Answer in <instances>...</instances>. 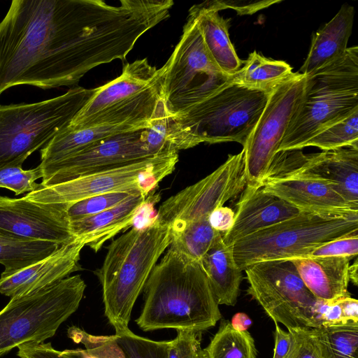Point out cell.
I'll return each instance as SVG.
<instances>
[{"mask_svg": "<svg viewBox=\"0 0 358 358\" xmlns=\"http://www.w3.org/2000/svg\"><path fill=\"white\" fill-rule=\"evenodd\" d=\"M61 352L67 358H97L89 353L85 349L65 350L61 351Z\"/></svg>", "mask_w": 358, "mask_h": 358, "instance_id": "obj_46", "label": "cell"}, {"mask_svg": "<svg viewBox=\"0 0 358 358\" xmlns=\"http://www.w3.org/2000/svg\"><path fill=\"white\" fill-rule=\"evenodd\" d=\"M309 146L317 147L322 151L345 147L358 148V110L317 132L304 148Z\"/></svg>", "mask_w": 358, "mask_h": 358, "instance_id": "obj_33", "label": "cell"}, {"mask_svg": "<svg viewBox=\"0 0 358 358\" xmlns=\"http://www.w3.org/2000/svg\"><path fill=\"white\" fill-rule=\"evenodd\" d=\"M350 258L294 257V265L306 287L317 299L334 301L350 296L348 292Z\"/></svg>", "mask_w": 358, "mask_h": 358, "instance_id": "obj_23", "label": "cell"}, {"mask_svg": "<svg viewBox=\"0 0 358 358\" xmlns=\"http://www.w3.org/2000/svg\"><path fill=\"white\" fill-rule=\"evenodd\" d=\"M171 116L162 99L150 120L148 126L143 130V141L149 152L154 156L176 152L170 150L169 143Z\"/></svg>", "mask_w": 358, "mask_h": 358, "instance_id": "obj_34", "label": "cell"}, {"mask_svg": "<svg viewBox=\"0 0 358 358\" xmlns=\"http://www.w3.org/2000/svg\"><path fill=\"white\" fill-rule=\"evenodd\" d=\"M172 0H13L0 22V95L22 85H76L89 71L124 61L170 15Z\"/></svg>", "mask_w": 358, "mask_h": 358, "instance_id": "obj_1", "label": "cell"}, {"mask_svg": "<svg viewBox=\"0 0 358 358\" xmlns=\"http://www.w3.org/2000/svg\"><path fill=\"white\" fill-rule=\"evenodd\" d=\"M233 79L210 57L195 19L188 15L178 43L160 68L162 99L169 113L176 116L186 112Z\"/></svg>", "mask_w": 358, "mask_h": 358, "instance_id": "obj_9", "label": "cell"}, {"mask_svg": "<svg viewBox=\"0 0 358 358\" xmlns=\"http://www.w3.org/2000/svg\"><path fill=\"white\" fill-rule=\"evenodd\" d=\"M95 91L74 86L48 100L0 105V169L22 166L31 154L70 124Z\"/></svg>", "mask_w": 358, "mask_h": 358, "instance_id": "obj_6", "label": "cell"}, {"mask_svg": "<svg viewBox=\"0 0 358 358\" xmlns=\"http://www.w3.org/2000/svg\"><path fill=\"white\" fill-rule=\"evenodd\" d=\"M271 92L234 80L186 112L171 116L169 147L178 152L200 143L237 142L245 145Z\"/></svg>", "mask_w": 358, "mask_h": 358, "instance_id": "obj_4", "label": "cell"}, {"mask_svg": "<svg viewBox=\"0 0 358 358\" xmlns=\"http://www.w3.org/2000/svg\"><path fill=\"white\" fill-rule=\"evenodd\" d=\"M188 15L195 19L206 48L215 64L224 73L234 76L243 62L229 39V20L219 14L211 1L193 5Z\"/></svg>", "mask_w": 358, "mask_h": 358, "instance_id": "obj_25", "label": "cell"}, {"mask_svg": "<svg viewBox=\"0 0 358 358\" xmlns=\"http://www.w3.org/2000/svg\"><path fill=\"white\" fill-rule=\"evenodd\" d=\"M17 355L20 358H67L55 350L51 343H26L20 346Z\"/></svg>", "mask_w": 358, "mask_h": 358, "instance_id": "obj_40", "label": "cell"}, {"mask_svg": "<svg viewBox=\"0 0 358 358\" xmlns=\"http://www.w3.org/2000/svg\"><path fill=\"white\" fill-rule=\"evenodd\" d=\"M208 358H256L255 341L248 331L235 329L226 320L205 348Z\"/></svg>", "mask_w": 358, "mask_h": 358, "instance_id": "obj_32", "label": "cell"}, {"mask_svg": "<svg viewBox=\"0 0 358 358\" xmlns=\"http://www.w3.org/2000/svg\"><path fill=\"white\" fill-rule=\"evenodd\" d=\"M352 234H358V213L301 211L238 241L233 253L237 266L244 271L260 262L303 257L321 244Z\"/></svg>", "mask_w": 358, "mask_h": 358, "instance_id": "obj_7", "label": "cell"}, {"mask_svg": "<svg viewBox=\"0 0 358 358\" xmlns=\"http://www.w3.org/2000/svg\"><path fill=\"white\" fill-rule=\"evenodd\" d=\"M341 302L345 320L358 322V301L350 296L342 297Z\"/></svg>", "mask_w": 358, "mask_h": 358, "instance_id": "obj_44", "label": "cell"}, {"mask_svg": "<svg viewBox=\"0 0 358 358\" xmlns=\"http://www.w3.org/2000/svg\"><path fill=\"white\" fill-rule=\"evenodd\" d=\"M67 207L64 203L35 202L25 196H0V236L69 243L76 238L71 232Z\"/></svg>", "mask_w": 358, "mask_h": 358, "instance_id": "obj_16", "label": "cell"}, {"mask_svg": "<svg viewBox=\"0 0 358 358\" xmlns=\"http://www.w3.org/2000/svg\"><path fill=\"white\" fill-rule=\"evenodd\" d=\"M260 185L268 193L301 211L331 214L358 213V207L347 201L329 184L303 175L266 176Z\"/></svg>", "mask_w": 358, "mask_h": 358, "instance_id": "obj_18", "label": "cell"}, {"mask_svg": "<svg viewBox=\"0 0 358 358\" xmlns=\"http://www.w3.org/2000/svg\"><path fill=\"white\" fill-rule=\"evenodd\" d=\"M280 175H303L324 181L347 201L358 207L357 148L311 154H305L301 150L279 151L266 176Z\"/></svg>", "mask_w": 358, "mask_h": 358, "instance_id": "obj_15", "label": "cell"}, {"mask_svg": "<svg viewBox=\"0 0 358 358\" xmlns=\"http://www.w3.org/2000/svg\"><path fill=\"white\" fill-rule=\"evenodd\" d=\"M358 264L357 259L355 260L352 265L349 266V278L355 285H357L358 282Z\"/></svg>", "mask_w": 358, "mask_h": 358, "instance_id": "obj_47", "label": "cell"}, {"mask_svg": "<svg viewBox=\"0 0 358 358\" xmlns=\"http://www.w3.org/2000/svg\"><path fill=\"white\" fill-rule=\"evenodd\" d=\"M86 284L68 276L43 289L13 297L0 311V357L26 343H41L78 308Z\"/></svg>", "mask_w": 358, "mask_h": 358, "instance_id": "obj_8", "label": "cell"}, {"mask_svg": "<svg viewBox=\"0 0 358 358\" xmlns=\"http://www.w3.org/2000/svg\"><path fill=\"white\" fill-rule=\"evenodd\" d=\"M171 230L172 241L169 247L187 258L200 262L220 234L210 226L208 216Z\"/></svg>", "mask_w": 358, "mask_h": 358, "instance_id": "obj_29", "label": "cell"}, {"mask_svg": "<svg viewBox=\"0 0 358 358\" xmlns=\"http://www.w3.org/2000/svg\"><path fill=\"white\" fill-rule=\"evenodd\" d=\"M172 241L169 225L156 218L114 240L94 271L102 290L104 314L115 332L129 329L134 306L159 257Z\"/></svg>", "mask_w": 358, "mask_h": 358, "instance_id": "obj_3", "label": "cell"}, {"mask_svg": "<svg viewBox=\"0 0 358 358\" xmlns=\"http://www.w3.org/2000/svg\"><path fill=\"white\" fill-rule=\"evenodd\" d=\"M178 152L151 157L50 186H41L24 196L43 203L71 204L95 195L134 190L146 196L175 169Z\"/></svg>", "mask_w": 358, "mask_h": 358, "instance_id": "obj_10", "label": "cell"}, {"mask_svg": "<svg viewBox=\"0 0 358 358\" xmlns=\"http://www.w3.org/2000/svg\"><path fill=\"white\" fill-rule=\"evenodd\" d=\"M300 212L284 200L266 192L261 185H246L236 204L233 225L222 234L223 241L227 246H233L238 241Z\"/></svg>", "mask_w": 358, "mask_h": 358, "instance_id": "obj_19", "label": "cell"}, {"mask_svg": "<svg viewBox=\"0 0 358 358\" xmlns=\"http://www.w3.org/2000/svg\"><path fill=\"white\" fill-rule=\"evenodd\" d=\"M357 254L358 234H352L321 244L303 257H345L352 259Z\"/></svg>", "mask_w": 358, "mask_h": 358, "instance_id": "obj_39", "label": "cell"}, {"mask_svg": "<svg viewBox=\"0 0 358 358\" xmlns=\"http://www.w3.org/2000/svg\"><path fill=\"white\" fill-rule=\"evenodd\" d=\"M322 358H358V322L311 328Z\"/></svg>", "mask_w": 358, "mask_h": 358, "instance_id": "obj_30", "label": "cell"}, {"mask_svg": "<svg viewBox=\"0 0 358 358\" xmlns=\"http://www.w3.org/2000/svg\"><path fill=\"white\" fill-rule=\"evenodd\" d=\"M159 73L160 69L150 65L146 58L127 64L120 76L96 88L68 127L79 129L101 112L138 94L151 85Z\"/></svg>", "mask_w": 358, "mask_h": 358, "instance_id": "obj_20", "label": "cell"}, {"mask_svg": "<svg viewBox=\"0 0 358 358\" xmlns=\"http://www.w3.org/2000/svg\"><path fill=\"white\" fill-rule=\"evenodd\" d=\"M250 295L274 321L292 328H314L317 298L289 259L264 261L247 267Z\"/></svg>", "mask_w": 358, "mask_h": 358, "instance_id": "obj_11", "label": "cell"}, {"mask_svg": "<svg viewBox=\"0 0 358 358\" xmlns=\"http://www.w3.org/2000/svg\"><path fill=\"white\" fill-rule=\"evenodd\" d=\"M355 9L344 4L336 15L313 36L308 56L299 72L309 75L343 57L351 35Z\"/></svg>", "mask_w": 358, "mask_h": 358, "instance_id": "obj_24", "label": "cell"}, {"mask_svg": "<svg viewBox=\"0 0 358 358\" xmlns=\"http://www.w3.org/2000/svg\"><path fill=\"white\" fill-rule=\"evenodd\" d=\"M148 196L136 194L99 213L70 221L74 237L94 252L127 227L131 225L144 208Z\"/></svg>", "mask_w": 358, "mask_h": 358, "instance_id": "obj_22", "label": "cell"}, {"mask_svg": "<svg viewBox=\"0 0 358 358\" xmlns=\"http://www.w3.org/2000/svg\"><path fill=\"white\" fill-rule=\"evenodd\" d=\"M219 305L234 306L236 303L243 279L242 270L237 266L233 246H227L222 234L201 261Z\"/></svg>", "mask_w": 358, "mask_h": 358, "instance_id": "obj_26", "label": "cell"}, {"mask_svg": "<svg viewBox=\"0 0 358 358\" xmlns=\"http://www.w3.org/2000/svg\"><path fill=\"white\" fill-rule=\"evenodd\" d=\"M247 185L244 152L230 155L213 172L165 200L156 220L171 229L208 217L241 193Z\"/></svg>", "mask_w": 358, "mask_h": 358, "instance_id": "obj_13", "label": "cell"}, {"mask_svg": "<svg viewBox=\"0 0 358 358\" xmlns=\"http://www.w3.org/2000/svg\"><path fill=\"white\" fill-rule=\"evenodd\" d=\"M200 335L201 332L194 331H177L176 337L169 341L167 358H208Z\"/></svg>", "mask_w": 358, "mask_h": 358, "instance_id": "obj_37", "label": "cell"}, {"mask_svg": "<svg viewBox=\"0 0 358 358\" xmlns=\"http://www.w3.org/2000/svg\"><path fill=\"white\" fill-rule=\"evenodd\" d=\"M84 243L76 239L60 246L53 253L22 269L0 277V294L10 298L43 289L80 269V252Z\"/></svg>", "mask_w": 358, "mask_h": 358, "instance_id": "obj_17", "label": "cell"}, {"mask_svg": "<svg viewBox=\"0 0 358 358\" xmlns=\"http://www.w3.org/2000/svg\"><path fill=\"white\" fill-rule=\"evenodd\" d=\"M230 323L235 329L244 331L250 327L252 321L247 314L237 313L233 316Z\"/></svg>", "mask_w": 358, "mask_h": 358, "instance_id": "obj_45", "label": "cell"}, {"mask_svg": "<svg viewBox=\"0 0 358 358\" xmlns=\"http://www.w3.org/2000/svg\"><path fill=\"white\" fill-rule=\"evenodd\" d=\"M45 241H26L0 236V263L9 273L25 268L43 259L60 246Z\"/></svg>", "mask_w": 358, "mask_h": 358, "instance_id": "obj_31", "label": "cell"}, {"mask_svg": "<svg viewBox=\"0 0 358 358\" xmlns=\"http://www.w3.org/2000/svg\"><path fill=\"white\" fill-rule=\"evenodd\" d=\"M307 80V75L293 73L271 91L243 147L247 185H260L266 176L289 122L304 99Z\"/></svg>", "mask_w": 358, "mask_h": 358, "instance_id": "obj_12", "label": "cell"}, {"mask_svg": "<svg viewBox=\"0 0 358 358\" xmlns=\"http://www.w3.org/2000/svg\"><path fill=\"white\" fill-rule=\"evenodd\" d=\"M213 6L220 11L227 8L236 10L239 15L252 14L256 11L269 6V5L279 2V1H266L257 2H249L246 5H234L230 2L223 1H212Z\"/></svg>", "mask_w": 358, "mask_h": 358, "instance_id": "obj_42", "label": "cell"}, {"mask_svg": "<svg viewBox=\"0 0 358 358\" xmlns=\"http://www.w3.org/2000/svg\"><path fill=\"white\" fill-rule=\"evenodd\" d=\"M134 124H101L80 129L68 127L57 134L41 149V164H46L80 152L112 136L145 128Z\"/></svg>", "mask_w": 358, "mask_h": 358, "instance_id": "obj_27", "label": "cell"}, {"mask_svg": "<svg viewBox=\"0 0 358 358\" xmlns=\"http://www.w3.org/2000/svg\"><path fill=\"white\" fill-rule=\"evenodd\" d=\"M143 289L144 304L136 323L144 331L201 332L222 317L201 263L171 247L155 266Z\"/></svg>", "mask_w": 358, "mask_h": 358, "instance_id": "obj_2", "label": "cell"}, {"mask_svg": "<svg viewBox=\"0 0 358 358\" xmlns=\"http://www.w3.org/2000/svg\"><path fill=\"white\" fill-rule=\"evenodd\" d=\"M303 101L278 149L301 150L317 132L358 110V47L338 60L307 75Z\"/></svg>", "mask_w": 358, "mask_h": 358, "instance_id": "obj_5", "label": "cell"}, {"mask_svg": "<svg viewBox=\"0 0 358 358\" xmlns=\"http://www.w3.org/2000/svg\"><path fill=\"white\" fill-rule=\"evenodd\" d=\"M291 336L289 350L285 358H322L310 328L287 329Z\"/></svg>", "mask_w": 358, "mask_h": 358, "instance_id": "obj_38", "label": "cell"}, {"mask_svg": "<svg viewBox=\"0 0 358 358\" xmlns=\"http://www.w3.org/2000/svg\"><path fill=\"white\" fill-rule=\"evenodd\" d=\"M244 65L234 75V80L245 87L271 92L291 76L292 67L285 62L251 52Z\"/></svg>", "mask_w": 358, "mask_h": 358, "instance_id": "obj_28", "label": "cell"}, {"mask_svg": "<svg viewBox=\"0 0 358 358\" xmlns=\"http://www.w3.org/2000/svg\"><path fill=\"white\" fill-rule=\"evenodd\" d=\"M138 193L142 192L134 190H122L90 196L69 204L67 215L70 221L91 216L110 209Z\"/></svg>", "mask_w": 358, "mask_h": 358, "instance_id": "obj_35", "label": "cell"}, {"mask_svg": "<svg viewBox=\"0 0 358 358\" xmlns=\"http://www.w3.org/2000/svg\"><path fill=\"white\" fill-rule=\"evenodd\" d=\"M145 128L112 136L60 160L40 164L43 173L40 185L50 186L62 183L154 157L143 139Z\"/></svg>", "mask_w": 358, "mask_h": 358, "instance_id": "obj_14", "label": "cell"}, {"mask_svg": "<svg viewBox=\"0 0 358 358\" xmlns=\"http://www.w3.org/2000/svg\"><path fill=\"white\" fill-rule=\"evenodd\" d=\"M235 212L229 207L220 206L213 210L208 215L210 226L216 231L224 234L233 225Z\"/></svg>", "mask_w": 358, "mask_h": 358, "instance_id": "obj_41", "label": "cell"}, {"mask_svg": "<svg viewBox=\"0 0 358 358\" xmlns=\"http://www.w3.org/2000/svg\"><path fill=\"white\" fill-rule=\"evenodd\" d=\"M67 334L97 358H167L169 341H158L142 337L129 328L114 335L96 336L72 326L68 329Z\"/></svg>", "mask_w": 358, "mask_h": 358, "instance_id": "obj_21", "label": "cell"}, {"mask_svg": "<svg viewBox=\"0 0 358 358\" xmlns=\"http://www.w3.org/2000/svg\"><path fill=\"white\" fill-rule=\"evenodd\" d=\"M275 324V347L273 358H285L289 350L291 336L288 331H284L278 323Z\"/></svg>", "mask_w": 358, "mask_h": 358, "instance_id": "obj_43", "label": "cell"}, {"mask_svg": "<svg viewBox=\"0 0 358 358\" xmlns=\"http://www.w3.org/2000/svg\"><path fill=\"white\" fill-rule=\"evenodd\" d=\"M43 176L40 165L28 170L17 166L5 167L0 169V187L10 189L15 195L29 193L39 187L40 183L36 181Z\"/></svg>", "mask_w": 358, "mask_h": 358, "instance_id": "obj_36", "label": "cell"}]
</instances>
